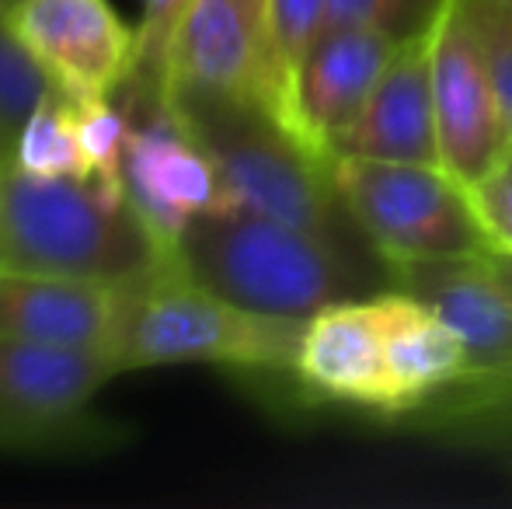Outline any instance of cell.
<instances>
[{
	"mask_svg": "<svg viewBox=\"0 0 512 509\" xmlns=\"http://www.w3.org/2000/svg\"><path fill=\"white\" fill-rule=\"evenodd\" d=\"M307 318L248 311L189 279L168 262L129 283L115 356L122 370L213 363L251 374H293Z\"/></svg>",
	"mask_w": 512,
	"mask_h": 509,
	"instance_id": "3957f363",
	"label": "cell"
},
{
	"mask_svg": "<svg viewBox=\"0 0 512 509\" xmlns=\"http://www.w3.org/2000/svg\"><path fill=\"white\" fill-rule=\"evenodd\" d=\"M209 95L269 112V0H196L171 46L164 98Z\"/></svg>",
	"mask_w": 512,
	"mask_h": 509,
	"instance_id": "9c48e42d",
	"label": "cell"
},
{
	"mask_svg": "<svg viewBox=\"0 0 512 509\" xmlns=\"http://www.w3.org/2000/svg\"><path fill=\"white\" fill-rule=\"evenodd\" d=\"M209 150L234 210L279 220L349 252V217L331 182V164L293 140L265 109L234 98H168ZM359 231V227H356Z\"/></svg>",
	"mask_w": 512,
	"mask_h": 509,
	"instance_id": "277c9868",
	"label": "cell"
},
{
	"mask_svg": "<svg viewBox=\"0 0 512 509\" xmlns=\"http://www.w3.org/2000/svg\"><path fill=\"white\" fill-rule=\"evenodd\" d=\"M77 112V140H81L88 175L108 189L126 192L122 185V157L129 140V112L119 98H88L74 102Z\"/></svg>",
	"mask_w": 512,
	"mask_h": 509,
	"instance_id": "44dd1931",
	"label": "cell"
},
{
	"mask_svg": "<svg viewBox=\"0 0 512 509\" xmlns=\"http://www.w3.org/2000/svg\"><path fill=\"white\" fill-rule=\"evenodd\" d=\"M338 154L439 168L429 28L408 35L398 46V56L373 88L370 102L338 140Z\"/></svg>",
	"mask_w": 512,
	"mask_h": 509,
	"instance_id": "5bb4252c",
	"label": "cell"
},
{
	"mask_svg": "<svg viewBox=\"0 0 512 509\" xmlns=\"http://www.w3.org/2000/svg\"><path fill=\"white\" fill-rule=\"evenodd\" d=\"M387 426L467 450H512V363L467 370Z\"/></svg>",
	"mask_w": 512,
	"mask_h": 509,
	"instance_id": "e0dca14e",
	"label": "cell"
},
{
	"mask_svg": "<svg viewBox=\"0 0 512 509\" xmlns=\"http://www.w3.org/2000/svg\"><path fill=\"white\" fill-rule=\"evenodd\" d=\"M328 25V0H269V60L272 102L269 116L286 129L300 67L321 42Z\"/></svg>",
	"mask_w": 512,
	"mask_h": 509,
	"instance_id": "ac0fdd59",
	"label": "cell"
},
{
	"mask_svg": "<svg viewBox=\"0 0 512 509\" xmlns=\"http://www.w3.org/2000/svg\"><path fill=\"white\" fill-rule=\"evenodd\" d=\"M192 4L196 0H143V18L136 28V70L129 81L164 95L171 46H175Z\"/></svg>",
	"mask_w": 512,
	"mask_h": 509,
	"instance_id": "7402d4cb",
	"label": "cell"
},
{
	"mask_svg": "<svg viewBox=\"0 0 512 509\" xmlns=\"http://www.w3.org/2000/svg\"><path fill=\"white\" fill-rule=\"evenodd\" d=\"M502 4H509V7H512V0H502Z\"/></svg>",
	"mask_w": 512,
	"mask_h": 509,
	"instance_id": "f1b7e54d",
	"label": "cell"
},
{
	"mask_svg": "<svg viewBox=\"0 0 512 509\" xmlns=\"http://www.w3.org/2000/svg\"><path fill=\"white\" fill-rule=\"evenodd\" d=\"M11 25L70 102L119 95L136 70V32L108 0H21Z\"/></svg>",
	"mask_w": 512,
	"mask_h": 509,
	"instance_id": "30bf717a",
	"label": "cell"
},
{
	"mask_svg": "<svg viewBox=\"0 0 512 509\" xmlns=\"http://www.w3.org/2000/svg\"><path fill=\"white\" fill-rule=\"evenodd\" d=\"M373 307H377L380 339H384L387 374H391L394 398H398L391 419L411 412L439 387L467 374L471 360H467L464 339L425 300L394 286L373 297Z\"/></svg>",
	"mask_w": 512,
	"mask_h": 509,
	"instance_id": "2e32d148",
	"label": "cell"
},
{
	"mask_svg": "<svg viewBox=\"0 0 512 509\" xmlns=\"http://www.w3.org/2000/svg\"><path fill=\"white\" fill-rule=\"evenodd\" d=\"M439 168L471 189L506 154L512 133L464 0H443L429 25Z\"/></svg>",
	"mask_w": 512,
	"mask_h": 509,
	"instance_id": "52a82bcc",
	"label": "cell"
},
{
	"mask_svg": "<svg viewBox=\"0 0 512 509\" xmlns=\"http://www.w3.org/2000/svg\"><path fill=\"white\" fill-rule=\"evenodd\" d=\"M115 374L126 370L112 349L0 339V447L74 443Z\"/></svg>",
	"mask_w": 512,
	"mask_h": 509,
	"instance_id": "ba28073f",
	"label": "cell"
},
{
	"mask_svg": "<svg viewBox=\"0 0 512 509\" xmlns=\"http://www.w3.org/2000/svg\"><path fill=\"white\" fill-rule=\"evenodd\" d=\"M401 42L405 39L373 32V28L324 32L300 67L286 133L304 143L324 164L335 161L338 140L370 102L373 88L398 56Z\"/></svg>",
	"mask_w": 512,
	"mask_h": 509,
	"instance_id": "8fae6325",
	"label": "cell"
},
{
	"mask_svg": "<svg viewBox=\"0 0 512 509\" xmlns=\"http://www.w3.org/2000/svg\"><path fill=\"white\" fill-rule=\"evenodd\" d=\"M53 91V77L21 42L11 14L0 11V143L7 147V154H14V140L32 109Z\"/></svg>",
	"mask_w": 512,
	"mask_h": 509,
	"instance_id": "ffe728a7",
	"label": "cell"
},
{
	"mask_svg": "<svg viewBox=\"0 0 512 509\" xmlns=\"http://www.w3.org/2000/svg\"><path fill=\"white\" fill-rule=\"evenodd\" d=\"M488 255V265L495 269L499 283L506 286V293L512 297V252H485Z\"/></svg>",
	"mask_w": 512,
	"mask_h": 509,
	"instance_id": "484cf974",
	"label": "cell"
},
{
	"mask_svg": "<svg viewBox=\"0 0 512 509\" xmlns=\"http://www.w3.org/2000/svg\"><path fill=\"white\" fill-rule=\"evenodd\" d=\"M443 0H328V25L331 28H373L387 32L394 39L429 28L432 14L439 11Z\"/></svg>",
	"mask_w": 512,
	"mask_h": 509,
	"instance_id": "603a6c76",
	"label": "cell"
},
{
	"mask_svg": "<svg viewBox=\"0 0 512 509\" xmlns=\"http://www.w3.org/2000/svg\"><path fill=\"white\" fill-rule=\"evenodd\" d=\"M488 252H512V140L506 154L478 185L467 189Z\"/></svg>",
	"mask_w": 512,
	"mask_h": 509,
	"instance_id": "d4e9b609",
	"label": "cell"
},
{
	"mask_svg": "<svg viewBox=\"0 0 512 509\" xmlns=\"http://www.w3.org/2000/svg\"><path fill=\"white\" fill-rule=\"evenodd\" d=\"M126 286L88 279L0 272V339L53 342V346H119L126 321Z\"/></svg>",
	"mask_w": 512,
	"mask_h": 509,
	"instance_id": "4fadbf2b",
	"label": "cell"
},
{
	"mask_svg": "<svg viewBox=\"0 0 512 509\" xmlns=\"http://www.w3.org/2000/svg\"><path fill=\"white\" fill-rule=\"evenodd\" d=\"M391 283L432 307L467 346V370L512 363V297L499 283L488 255L443 258V262L394 265Z\"/></svg>",
	"mask_w": 512,
	"mask_h": 509,
	"instance_id": "9a60e30c",
	"label": "cell"
},
{
	"mask_svg": "<svg viewBox=\"0 0 512 509\" xmlns=\"http://www.w3.org/2000/svg\"><path fill=\"white\" fill-rule=\"evenodd\" d=\"M175 262L126 192L95 178L0 168V272L126 286Z\"/></svg>",
	"mask_w": 512,
	"mask_h": 509,
	"instance_id": "6da1fadb",
	"label": "cell"
},
{
	"mask_svg": "<svg viewBox=\"0 0 512 509\" xmlns=\"http://www.w3.org/2000/svg\"><path fill=\"white\" fill-rule=\"evenodd\" d=\"M293 377L310 398L338 401L391 419L398 398L387 374L373 300L349 297L310 314L300 335Z\"/></svg>",
	"mask_w": 512,
	"mask_h": 509,
	"instance_id": "7c38bea8",
	"label": "cell"
},
{
	"mask_svg": "<svg viewBox=\"0 0 512 509\" xmlns=\"http://www.w3.org/2000/svg\"><path fill=\"white\" fill-rule=\"evenodd\" d=\"M11 164L25 175L39 178H91L84 161L81 140H77V112L74 102L60 88L46 95L25 119L18 140H14Z\"/></svg>",
	"mask_w": 512,
	"mask_h": 509,
	"instance_id": "d6986e66",
	"label": "cell"
},
{
	"mask_svg": "<svg viewBox=\"0 0 512 509\" xmlns=\"http://www.w3.org/2000/svg\"><path fill=\"white\" fill-rule=\"evenodd\" d=\"M115 98L129 112V140L122 157L126 199L157 245L175 258L192 220L227 213L234 203L209 150L161 91L126 81Z\"/></svg>",
	"mask_w": 512,
	"mask_h": 509,
	"instance_id": "8992f818",
	"label": "cell"
},
{
	"mask_svg": "<svg viewBox=\"0 0 512 509\" xmlns=\"http://www.w3.org/2000/svg\"><path fill=\"white\" fill-rule=\"evenodd\" d=\"M175 262L185 276L230 304L279 318H310L359 290L349 252L248 210L192 220L178 241Z\"/></svg>",
	"mask_w": 512,
	"mask_h": 509,
	"instance_id": "7a4b0ae2",
	"label": "cell"
},
{
	"mask_svg": "<svg viewBox=\"0 0 512 509\" xmlns=\"http://www.w3.org/2000/svg\"><path fill=\"white\" fill-rule=\"evenodd\" d=\"M478 42L485 49L488 70H492L495 91H499L502 112L512 133V7L502 0H464Z\"/></svg>",
	"mask_w": 512,
	"mask_h": 509,
	"instance_id": "cb8c5ba5",
	"label": "cell"
},
{
	"mask_svg": "<svg viewBox=\"0 0 512 509\" xmlns=\"http://www.w3.org/2000/svg\"><path fill=\"white\" fill-rule=\"evenodd\" d=\"M7 164H11V154H7V147L0 143V168H7Z\"/></svg>",
	"mask_w": 512,
	"mask_h": 509,
	"instance_id": "83f0119b",
	"label": "cell"
},
{
	"mask_svg": "<svg viewBox=\"0 0 512 509\" xmlns=\"http://www.w3.org/2000/svg\"><path fill=\"white\" fill-rule=\"evenodd\" d=\"M18 4H21V0H0V11H4V14H11Z\"/></svg>",
	"mask_w": 512,
	"mask_h": 509,
	"instance_id": "4316f807",
	"label": "cell"
},
{
	"mask_svg": "<svg viewBox=\"0 0 512 509\" xmlns=\"http://www.w3.org/2000/svg\"><path fill=\"white\" fill-rule=\"evenodd\" d=\"M331 182L387 269L488 252L471 199L443 168L338 154Z\"/></svg>",
	"mask_w": 512,
	"mask_h": 509,
	"instance_id": "5b68a950",
	"label": "cell"
}]
</instances>
